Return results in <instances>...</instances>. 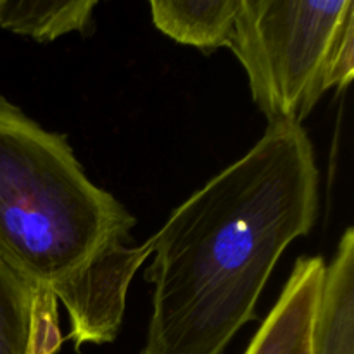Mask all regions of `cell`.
Returning <instances> with one entry per match:
<instances>
[{
  "label": "cell",
  "instance_id": "obj_1",
  "mask_svg": "<svg viewBox=\"0 0 354 354\" xmlns=\"http://www.w3.org/2000/svg\"><path fill=\"white\" fill-rule=\"evenodd\" d=\"M320 171L303 124L272 123L151 237L147 354H223L277 263L315 227Z\"/></svg>",
  "mask_w": 354,
  "mask_h": 354
},
{
  "label": "cell",
  "instance_id": "obj_2",
  "mask_svg": "<svg viewBox=\"0 0 354 354\" xmlns=\"http://www.w3.org/2000/svg\"><path fill=\"white\" fill-rule=\"evenodd\" d=\"M137 218L95 185L68 137L0 93V252L69 318V341L107 344L123 325L130 283L151 256Z\"/></svg>",
  "mask_w": 354,
  "mask_h": 354
},
{
  "label": "cell",
  "instance_id": "obj_3",
  "mask_svg": "<svg viewBox=\"0 0 354 354\" xmlns=\"http://www.w3.org/2000/svg\"><path fill=\"white\" fill-rule=\"evenodd\" d=\"M228 48L272 123L303 124L354 78V2L241 0Z\"/></svg>",
  "mask_w": 354,
  "mask_h": 354
},
{
  "label": "cell",
  "instance_id": "obj_4",
  "mask_svg": "<svg viewBox=\"0 0 354 354\" xmlns=\"http://www.w3.org/2000/svg\"><path fill=\"white\" fill-rule=\"evenodd\" d=\"M59 303L0 252V354H57Z\"/></svg>",
  "mask_w": 354,
  "mask_h": 354
},
{
  "label": "cell",
  "instance_id": "obj_5",
  "mask_svg": "<svg viewBox=\"0 0 354 354\" xmlns=\"http://www.w3.org/2000/svg\"><path fill=\"white\" fill-rule=\"evenodd\" d=\"M322 256L296 259L279 299L263 320L244 354H303L310 344L324 282Z\"/></svg>",
  "mask_w": 354,
  "mask_h": 354
},
{
  "label": "cell",
  "instance_id": "obj_6",
  "mask_svg": "<svg viewBox=\"0 0 354 354\" xmlns=\"http://www.w3.org/2000/svg\"><path fill=\"white\" fill-rule=\"evenodd\" d=\"M310 354H354V230L348 227L325 265Z\"/></svg>",
  "mask_w": 354,
  "mask_h": 354
},
{
  "label": "cell",
  "instance_id": "obj_7",
  "mask_svg": "<svg viewBox=\"0 0 354 354\" xmlns=\"http://www.w3.org/2000/svg\"><path fill=\"white\" fill-rule=\"evenodd\" d=\"M241 0H152V23L176 44L204 54L228 47Z\"/></svg>",
  "mask_w": 354,
  "mask_h": 354
},
{
  "label": "cell",
  "instance_id": "obj_8",
  "mask_svg": "<svg viewBox=\"0 0 354 354\" xmlns=\"http://www.w3.org/2000/svg\"><path fill=\"white\" fill-rule=\"evenodd\" d=\"M97 0H0V28L48 44L69 33H90Z\"/></svg>",
  "mask_w": 354,
  "mask_h": 354
},
{
  "label": "cell",
  "instance_id": "obj_9",
  "mask_svg": "<svg viewBox=\"0 0 354 354\" xmlns=\"http://www.w3.org/2000/svg\"><path fill=\"white\" fill-rule=\"evenodd\" d=\"M303 354H310V344H308V348H306V351H304Z\"/></svg>",
  "mask_w": 354,
  "mask_h": 354
},
{
  "label": "cell",
  "instance_id": "obj_10",
  "mask_svg": "<svg viewBox=\"0 0 354 354\" xmlns=\"http://www.w3.org/2000/svg\"><path fill=\"white\" fill-rule=\"evenodd\" d=\"M140 354H147V353H145V351H144V349H142V351H140Z\"/></svg>",
  "mask_w": 354,
  "mask_h": 354
}]
</instances>
